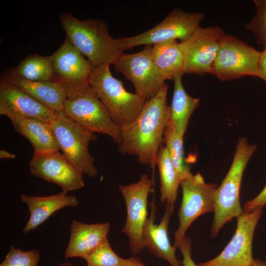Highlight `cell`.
<instances>
[{
    "mask_svg": "<svg viewBox=\"0 0 266 266\" xmlns=\"http://www.w3.org/2000/svg\"><path fill=\"white\" fill-rule=\"evenodd\" d=\"M167 91L168 85L165 83L156 95L147 100L133 122L121 127L120 152L136 156L140 163L153 169L170 119V107L166 102Z\"/></svg>",
    "mask_w": 266,
    "mask_h": 266,
    "instance_id": "cell-1",
    "label": "cell"
},
{
    "mask_svg": "<svg viewBox=\"0 0 266 266\" xmlns=\"http://www.w3.org/2000/svg\"><path fill=\"white\" fill-rule=\"evenodd\" d=\"M59 19L66 37L94 67L113 65L123 52L103 20H80L68 13L60 14Z\"/></svg>",
    "mask_w": 266,
    "mask_h": 266,
    "instance_id": "cell-2",
    "label": "cell"
},
{
    "mask_svg": "<svg viewBox=\"0 0 266 266\" xmlns=\"http://www.w3.org/2000/svg\"><path fill=\"white\" fill-rule=\"evenodd\" d=\"M257 149L245 137H240L230 168L215 195L214 215L211 236L216 237L227 222L237 218L244 211L240 203L241 182L245 167Z\"/></svg>",
    "mask_w": 266,
    "mask_h": 266,
    "instance_id": "cell-3",
    "label": "cell"
},
{
    "mask_svg": "<svg viewBox=\"0 0 266 266\" xmlns=\"http://www.w3.org/2000/svg\"><path fill=\"white\" fill-rule=\"evenodd\" d=\"M109 66L105 65L94 67L90 85L113 120L122 127L130 124L138 117L147 100L135 93L128 92L122 81L112 75Z\"/></svg>",
    "mask_w": 266,
    "mask_h": 266,
    "instance_id": "cell-4",
    "label": "cell"
},
{
    "mask_svg": "<svg viewBox=\"0 0 266 266\" xmlns=\"http://www.w3.org/2000/svg\"><path fill=\"white\" fill-rule=\"evenodd\" d=\"M50 124L59 149L65 158L82 173L91 177L96 176L98 170L89 150L90 142L97 139L94 133L66 116L64 112L58 113L56 118Z\"/></svg>",
    "mask_w": 266,
    "mask_h": 266,
    "instance_id": "cell-5",
    "label": "cell"
},
{
    "mask_svg": "<svg viewBox=\"0 0 266 266\" xmlns=\"http://www.w3.org/2000/svg\"><path fill=\"white\" fill-rule=\"evenodd\" d=\"M261 52L233 35L223 36L211 74L222 81L245 76L261 78L259 62Z\"/></svg>",
    "mask_w": 266,
    "mask_h": 266,
    "instance_id": "cell-6",
    "label": "cell"
},
{
    "mask_svg": "<svg viewBox=\"0 0 266 266\" xmlns=\"http://www.w3.org/2000/svg\"><path fill=\"white\" fill-rule=\"evenodd\" d=\"M50 56L55 80L65 89L67 99L74 98L91 88L90 79L94 67L67 37Z\"/></svg>",
    "mask_w": 266,
    "mask_h": 266,
    "instance_id": "cell-7",
    "label": "cell"
},
{
    "mask_svg": "<svg viewBox=\"0 0 266 266\" xmlns=\"http://www.w3.org/2000/svg\"><path fill=\"white\" fill-rule=\"evenodd\" d=\"M204 15L187 12L179 8L172 10L152 29L134 36L118 38L122 51L139 45H153L170 40L188 39L200 26Z\"/></svg>",
    "mask_w": 266,
    "mask_h": 266,
    "instance_id": "cell-8",
    "label": "cell"
},
{
    "mask_svg": "<svg viewBox=\"0 0 266 266\" xmlns=\"http://www.w3.org/2000/svg\"><path fill=\"white\" fill-rule=\"evenodd\" d=\"M64 113L90 132L105 134L118 145L121 143V127L113 120L92 88L74 98L66 99Z\"/></svg>",
    "mask_w": 266,
    "mask_h": 266,
    "instance_id": "cell-9",
    "label": "cell"
},
{
    "mask_svg": "<svg viewBox=\"0 0 266 266\" xmlns=\"http://www.w3.org/2000/svg\"><path fill=\"white\" fill-rule=\"evenodd\" d=\"M182 199L178 212L179 227L174 233L173 247L178 248L192 223L200 216L214 212L217 185L205 183L200 173L180 182Z\"/></svg>",
    "mask_w": 266,
    "mask_h": 266,
    "instance_id": "cell-10",
    "label": "cell"
},
{
    "mask_svg": "<svg viewBox=\"0 0 266 266\" xmlns=\"http://www.w3.org/2000/svg\"><path fill=\"white\" fill-rule=\"evenodd\" d=\"M226 33L218 26H200L186 40L180 42L183 57V74L200 76L211 73L220 43Z\"/></svg>",
    "mask_w": 266,
    "mask_h": 266,
    "instance_id": "cell-11",
    "label": "cell"
},
{
    "mask_svg": "<svg viewBox=\"0 0 266 266\" xmlns=\"http://www.w3.org/2000/svg\"><path fill=\"white\" fill-rule=\"evenodd\" d=\"M153 181L143 174L137 182L119 187L127 208L126 221L121 232L129 237L131 252L134 255L144 248L143 232L148 218L147 200Z\"/></svg>",
    "mask_w": 266,
    "mask_h": 266,
    "instance_id": "cell-12",
    "label": "cell"
},
{
    "mask_svg": "<svg viewBox=\"0 0 266 266\" xmlns=\"http://www.w3.org/2000/svg\"><path fill=\"white\" fill-rule=\"evenodd\" d=\"M151 47L147 45L136 53L123 52L113 64L116 71L133 84L135 93L146 100L156 95L166 81L151 57Z\"/></svg>",
    "mask_w": 266,
    "mask_h": 266,
    "instance_id": "cell-13",
    "label": "cell"
},
{
    "mask_svg": "<svg viewBox=\"0 0 266 266\" xmlns=\"http://www.w3.org/2000/svg\"><path fill=\"white\" fill-rule=\"evenodd\" d=\"M263 207L250 212H243L237 217V226L232 238L222 252L215 258L199 266H250L254 262L252 241Z\"/></svg>",
    "mask_w": 266,
    "mask_h": 266,
    "instance_id": "cell-14",
    "label": "cell"
},
{
    "mask_svg": "<svg viewBox=\"0 0 266 266\" xmlns=\"http://www.w3.org/2000/svg\"><path fill=\"white\" fill-rule=\"evenodd\" d=\"M29 170L34 176L72 191L85 186L83 173L78 170L59 151L34 153Z\"/></svg>",
    "mask_w": 266,
    "mask_h": 266,
    "instance_id": "cell-15",
    "label": "cell"
},
{
    "mask_svg": "<svg viewBox=\"0 0 266 266\" xmlns=\"http://www.w3.org/2000/svg\"><path fill=\"white\" fill-rule=\"evenodd\" d=\"M0 114L10 120L32 118L48 123L58 115L20 87L2 79L0 81Z\"/></svg>",
    "mask_w": 266,
    "mask_h": 266,
    "instance_id": "cell-16",
    "label": "cell"
},
{
    "mask_svg": "<svg viewBox=\"0 0 266 266\" xmlns=\"http://www.w3.org/2000/svg\"><path fill=\"white\" fill-rule=\"evenodd\" d=\"M150 213L143 232L144 247L156 257L166 260L171 266H183L176 258L175 249L170 243L168 228L174 205L166 204L159 224H155L157 207L154 199L149 204Z\"/></svg>",
    "mask_w": 266,
    "mask_h": 266,
    "instance_id": "cell-17",
    "label": "cell"
},
{
    "mask_svg": "<svg viewBox=\"0 0 266 266\" xmlns=\"http://www.w3.org/2000/svg\"><path fill=\"white\" fill-rule=\"evenodd\" d=\"M67 192H62L48 196H31L22 194L21 200L29 208V219L22 232L26 234L35 230L47 220L53 214L66 206H77L79 201L75 196L67 195Z\"/></svg>",
    "mask_w": 266,
    "mask_h": 266,
    "instance_id": "cell-18",
    "label": "cell"
},
{
    "mask_svg": "<svg viewBox=\"0 0 266 266\" xmlns=\"http://www.w3.org/2000/svg\"><path fill=\"white\" fill-rule=\"evenodd\" d=\"M69 242L65 252L66 258H84L107 239L109 223L85 224L72 220Z\"/></svg>",
    "mask_w": 266,
    "mask_h": 266,
    "instance_id": "cell-19",
    "label": "cell"
},
{
    "mask_svg": "<svg viewBox=\"0 0 266 266\" xmlns=\"http://www.w3.org/2000/svg\"><path fill=\"white\" fill-rule=\"evenodd\" d=\"M0 79L20 87L42 104L56 113L64 112V103L67 99L63 87L58 82L33 81L13 75L7 69L1 74Z\"/></svg>",
    "mask_w": 266,
    "mask_h": 266,
    "instance_id": "cell-20",
    "label": "cell"
},
{
    "mask_svg": "<svg viewBox=\"0 0 266 266\" xmlns=\"http://www.w3.org/2000/svg\"><path fill=\"white\" fill-rule=\"evenodd\" d=\"M14 128L32 144L34 153L59 151V149L50 123L32 118L10 120Z\"/></svg>",
    "mask_w": 266,
    "mask_h": 266,
    "instance_id": "cell-21",
    "label": "cell"
},
{
    "mask_svg": "<svg viewBox=\"0 0 266 266\" xmlns=\"http://www.w3.org/2000/svg\"><path fill=\"white\" fill-rule=\"evenodd\" d=\"M182 75H179L173 79L174 90L169 106V122L174 130L183 137L191 116L198 106L200 100L187 93L182 84Z\"/></svg>",
    "mask_w": 266,
    "mask_h": 266,
    "instance_id": "cell-22",
    "label": "cell"
},
{
    "mask_svg": "<svg viewBox=\"0 0 266 266\" xmlns=\"http://www.w3.org/2000/svg\"><path fill=\"white\" fill-rule=\"evenodd\" d=\"M151 57L165 80L183 75V57L176 40L152 45Z\"/></svg>",
    "mask_w": 266,
    "mask_h": 266,
    "instance_id": "cell-23",
    "label": "cell"
},
{
    "mask_svg": "<svg viewBox=\"0 0 266 266\" xmlns=\"http://www.w3.org/2000/svg\"><path fill=\"white\" fill-rule=\"evenodd\" d=\"M14 76L33 81H56L50 56L32 54L8 69Z\"/></svg>",
    "mask_w": 266,
    "mask_h": 266,
    "instance_id": "cell-24",
    "label": "cell"
},
{
    "mask_svg": "<svg viewBox=\"0 0 266 266\" xmlns=\"http://www.w3.org/2000/svg\"><path fill=\"white\" fill-rule=\"evenodd\" d=\"M160 178V200L174 205L177 196V191L181 180L171 161L166 146H161L156 157Z\"/></svg>",
    "mask_w": 266,
    "mask_h": 266,
    "instance_id": "cell-25",
    "label": "cell"
},
{
    "mask_svg": "<svg viewBox=\"0 0 266 266\" xmlns=\"http://www.w3.org/2000/svg\"><path fill=\"white\" fill-rule=\"evenodd\" d=\"M183 138L174 130L169 121L164 138L171 161L181 181L193 175L184 161Z\"/></svg>",
    "mask_w": 266,
    "mask_h": 266,
    "instance_id": "cell-26",
    "label": "cell"
},
{
    "mask_svg": "<svg viewBox=\"0 0 266 266\" xmlns=\"http://www.w3.org/2000/svg\"><path fill=\"white\" fill-rule=\"evenodd\" d=\"M84 259L86 266H123L124 259L118 256L112 250L108 239H106Z\"/></svg>",
    "mask_w": 266,
    "mask_h": 266,
    "instance_id": "cell-27",
    "label": "cell"
},
{
    "mask_svg": "<svg viewBox=\"0 0 266 266\" xmlns=\"http://www.w3.org/2000/svg\"><path fill=\"white\" fill-rule=\"evenodd\" d=\"M256 13L244 27L255 36L257 42L266 49V0H254Z\"/></svg>",
    "mask_w": 266,
    "mask_h": 266,
    "instance_id": "cell-28",
    "label": "cell"
},
{
    "mask_svg": "<svg viewBox=\"0 0 266 266\" xmlns=\"http://www.w3.org/2000/svg\"><path fill=\"white\" fill-rule=\"evenodd\" d=\"M40 253L37 249L24 251L12 245L0 266H37Z\"/></svg>",
    "mask_w": 266,
    "mask_h": 266,
    "instance_id": "cell-29",
    "label": "cell"
},
{
    "mask_svg": "<svg viewBox=\"0 0 266 266\" xmlns=\"http://www.w3.org/2000/svg\"><path fill=\"white\" fill-rule=\"evenodd\" d=\"M178 248L183 256V266H199L192 258V240L190 238L185 237Z\"/></svg>",
    "mask_w": 266,
    "mask_h": 266,
    "instance_id": "cell-30",
    "label": "cell"
},
{
    "mask_svg": "<svg viewBox=\"0 0 266 266\" xmlns=\"http://www.w3.org/2000/svg\"><path fill=\"white\" fill-rule=\"evenodd\" d=\"M266 204V185L263 190L253 199L244 204L243 211L250 212Z\"/></svg>",
    "mask_w": 266,
    "mask_h": 266,
    "instance_id": "cell-31",
    "label": "cell"
},
{
    "mask_svg": "<svg viewBox=\"0 0 266 266\" xmlns=\"http://www.w3.org/2000/svg\"><path fill=\"white\" fill-rule=\"evenodd\" d=\"M259 68L261 75V78L266 83V49L261 52Z\"/></svg>",
    "mask_w": 266,
    "mask_h": 266,
    "instance_id": "cell-32",
    "label": "cell"
},
{
    "mask_svg": "<svg viewBox=\"0 0 266 266\" xmlns=\"http://www.w3.org/2000/svg\"><path fill=\"white\" fill-rule=\"evenodd\" d=\"M123 266H146L138 258L134 257L124 259Z\"/></svg>",
    "mask_w": 266,
    "mask_h": 266,
    "instance_id": "cell-33",
    "label": "cell"
},
{
    "mask_svg": "<svg viewBox=\"0 0 266 266\" xmlns=\"http://www.w3.org/2000/svg\"><path fill=\"white\" fill-rule=\"evenodd\" d=\"M16 157L15 155L9 153L4 150H0V159H14Z\"/></svg>",
    "mask_w": 266,
    "mask_h": 266,
    "instance_id": "cell-34",
    "label": "cell"
},
{
    "mask_svg": "<svg viewBox=\"0 0 266 266\" xmlns=\"http://www.w3.org/2000/svg\"><path fill=\"white\" fill-rule=\"evenodd\" d=\"M250 266H266V262L259 260H255L254 263Z\"/></svg>",
    "mask_w": 266,
    "mask_h": 266,
    "instance_id": "cell-35",
    "label": "cell"
},
{
    "mask_svg": "<svg viewBox=\"0 0 266 266\" xmlns=\"http://www.w3.org/2000/svg\"><path fill=\"white\" fill-rule=\"evenodd\" d=\"M57 266H74L72 264L66 262H63L62 263H60Z\"/></svg>",
    "mask_w": 266,
    "mask_h": 266,
    "instance_id": "cell-36",
    "label": "cell"
}]
</instances>
